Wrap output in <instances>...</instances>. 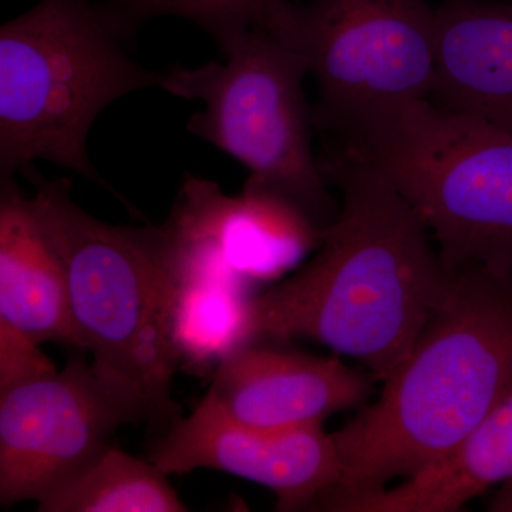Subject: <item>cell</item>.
<instances>
[{"mask_svg": "<svg viewBox=\"0 0 512 512\" xmlns=\"http://www.w3.org/2000/svg\"><path fill=\"white\" fill-rule=\"evenodd\" d=\"M225 62L163 72L160 87L204 109L187 130L248 168L249 177L298 205L319 227L339 204L313 151V107L305 94V57L265 28L248 30Z\"/></svg>", "mask_w": 512, "mask_h": 512, "instance_id": "8992f818", "label": "cell"}, {"mask_svg": "<svg viewBox=\"0 0 512 512\" xmlns=\"http://www.w3.org/2000/svg\"><path fill=\"white\" fill-rule=\"evenodd\" d=\"M171 322L181 366L208 369L251 342L248 286L212 271L207 266L175 254Z\"/></svg>", "mask_w": 512, "mask_h": 512, "instance_id": "9a60e30c", "label": "cell"}, {"mask_svg": "<svg viewBox=\"0 0 512 512\" xmlns=\"http://www.w3.org/2000/svg\"><path fill=\"white\" fill-rule=\"evenodd\" d=\"M134 32L150 20L178 18L204 30L225 56L254 28H266L279 8L292 0H106Z\"/></svg>", "mask_w": 512, "mask_h": 512, "instance_id": "e0dca14e", "label": "cell"}, {"mask_svg": "<svg viewBox=\"0 0 512 512\" xmlns=\"http://www.w3.org/2000/svg\"><path fill=\"white\" fill-rule=\"evenodd\" d=\"M148 460L164 474L200 468L264 485L276 510H311L340 478L338 450L323 424L268 430L229 419L202 399L188 417L171 421Z\"/></svg>", "mask_w": 512, "mask_h": 512, "instance_id": "30bf717a", "label": "cell"}, {"mask_svg": "<svg viewBox=\"0 0 512 512\" xmlns=\"http://www.w3.org/2000/svg\"><path fill=\"white\" fill-rule=\"evenodd\" d=\"M488 511L512 512V477L501 484L500 490L491 498Z\"/></svg>", "mask_w": 512, "mask_h": 512, "instance_id": "d6986e66", "label": "cell"}, {"mask_svg": "<svg viewBox=\"0 0 512 512\" xmlns=\"http://www.w3.org/2000/svg\"><path fill=\"white\" fill-rule=\"evenodd\" d=\"M131 419L83 357L0 390V504L40 501L111 446Z\"/></svg>", "mask_w": 512, "mask_h": 512, "instance_id": "ba28073f", "label": "cell"}, {"mask_svg": "<svg viewBox=\"0 0 512 512\" xmlns=\"http://www.w3.org/2000/svg\"><path fill=\"white\" fill-rule=\"evenodd\" d=\"M40 343L0 319V390L56 372Z\"/></svg>", "mask_w": 512, "mask_h": 512, "instance_id": "ac0fdd59", "label": "cell"}, {"mask_svg": "<svg viewBox=\"0 0 512 512\" xmlns=\"http://www.w3.org/2000/svg\"><path fill=\"white\" fill-rule=\"evenodd\" d=\"M0 319L35 342L80 349L66 266L33 198L0 177Z\"/></svg>", "mask_w": 512, "mask_h": 512, "instance_id": "4fadbf2b", "label": "cell"}, {"mask_svg": "<svg viewBox=\"0 0 512 512\" xmlns=\"http://www.w3.org/2000/svg\"><path fill=\"white\" fill-rule=\"evenodd\" d=\"M137 36L106 0H39L0 28V177L47 161L137 214L94 168L87 147L103 110L160 87L163 72L131 56Z\"/></svg>", "mask_w": 512, "mask_h": 512, "instance_id": "277c9868", "label": "cell"}, {"mask_svg": "<svg viewBox=\"0 0 512 512\" xmlns=\"http://www.w3.org/2000/svg\"><path fill=\"white\" fill-rule=\"evenodd\" d=\"M23 174L66 266L74 328L94 375L131 423L170 426L181 416L173 400L181 363L167 228L107 224L73 200L70 178L49 181L35 167Z\"/></svg>", "mask_w": 512, "mask_h": 512, "instance_id": "3957f363", "label": "cell"}, {"mask_svg": "<svg viewBox=\"0 0 512 512\" xmlns=\"http://www.w3.org/2000/svg\"><path fill=\"white\" fill-rule=\"evenodd\" d=\"M370 379L338 357H320L244 343L222 357L208 400L229 419L268 430L318 426L370 393Z\"/></svg>", "mask_w": 512, "mask_h": 512, "instance_id": "8fae6325", "label": "cell"}, {"mask_svg": "<svg viewBox=\"0 0 512 512\" xmlns=\"http://www.w3.org/2000/svg\"><path fill=\"white\" fill-rule=\"evenodd\" d=\"M429 100L512 133V0H443L437 6Z\"/></svg>", "mask_w": 512, "mask_h": 512, "instance_id": "7c38bea8", "label": "cell"}, {"mask_svg": "<svg viewBox=\"0 0 512 512\" xmlns=\"http://www.w3.org/2000/svg\"><path fill=\"white\" fill-rule=\"evenodd\" d=\"M265 29L305 57L318 84L315 130L339 146L430 97L436 8L427 0H292Z\"/></svg>", "mask_w": 512, "mask_h": 512, "instance_id": "52a82bcc", "label": "cell"}, {"mask_svg": "<svg viewBox=\"0 0 512 512\" xmlns=\"http://www.w3.org/2000/svg\"><path fill=\"white\" fill-rule=\"evenodd\" d=\"M335 146L369 161L409 202L447 271L512 276L511 131L423 99Z\"/></svg>", "mask_w": 512, "mask_h": 512, "instance_id": "5b68a950", "label": "cell"}, {"mask_svg": "<svg viewBox=\"0 0 512 512\" xmlns=\"http://www.w3.org/2000/svg\"><path fill=\"white\" fill-rule=\"evenodd\" d=\"M178 251L248 286L276 281L318 249L319 227L288 198L247 178L239 195L185 175L164 222Z\"/></svg>", "mask_w": 512, "mask_h": 512, "instance_id": "9c48e42d", "label": "cell"}, {"mask_svg": "<svg viewBox=\"0 0 512 512\" xmlns=\"http://www.w3.org/2000/svg\"><path fill=\"white\" fill-rule=\"evenodd\" d=\"M511 393L512 276L457 272L453 295L379 399L332 434L339 483L313 511H335L443 460Z\"/></svg>", "mask_w": 512, "mask_h": 512, "instance_id": "7a4b0ae2", "label": "cell"}, {"mask_svg": "<svg viewBox=\"0 0 512 512\" xmlns=\"http://www.w3.org/2000/svg\"><path fill=\"white\" fill-rule=\"evenodd\" d=\"M512 477V393L443 460L396 487L343 501L335 512H456Z\"/></svg>", "mask_w": 512, "mask_h": 512, "instance_id": "5bb4252c", "label": "cell"}, {"mask_svg": "<svg viewBox=\"0 0 512 512\" xmlns=\"http://www.w3.org/2000/svg\"><path fill=\"white\" fill-rule=\"evenodd\" d=\"M320 165L339 187L338 217L311 262L251 299V340H315L384 382L453 295L457 272L369 161L333 146Z\"/></svg>", "mask_w": 512, "mask_h": 512, "instance_id": "6da1fadb", "label": "cell"}, {"mask_svg": "<svg viewBox=\"0 0 512 512\" xmlns=\"http://www.w3.org/2000/svg\"><path fill=\"white\" fill-rule=\"evenodd\" d=\"M40 512H185L160 468L109 447L79 474L37 501Z\"/></svg>", "mask_w": 512, "mask_h": 512, "instance_id": "2e32d148", "label": "cell"}]
</instances>
